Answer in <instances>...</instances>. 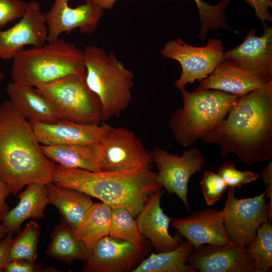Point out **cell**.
<instances>
[{"instance_id": "obj_1", "label": "cell", "mask_w": 272, "mask_h": 272, "mask_svg": "<svg viewBox=\"0 0 272 272\" xmlns=\"http://www.w3.org/2000/svg\"><path fill=\"white\" fill-rule=\"evenodd\" d=\"M201 139L217 144L224 158L233 153L249 165L271 160L272 80L238 97L223 120Z\"/></svg>"}, {"instance_id": "obj_2", "label": "cell", "mask_w": 272, "mask_h": 272, "mask_svg": "<svg viewBox=\"0 0 272 272\" xmlns=\"http://www.w3.org/2000/svg\"><path fill=\"white\" fill-rule=\"evenodd\" d=\"M55 163L43 153L29 121L10 100L0 104V180L16 194L33 182H52Z\"/></svg>"}, {"instance_id": "obj_3", "label": "cell", "mask_w": 272, "mask_h": 272, "mask_svg": "<svg viewBox=\"0 0 272 272\" xmlns=\"http://www.w3.org/2000/svg\"><path fill=\"white\" fill-rule=\"evenodd\" d=\"M152 167L122 172H93L56 165L52 182L76 189L136 218L150 196L163 188Z\"/></svg>"}, {"instance_id": "obj_4", "label": "cell", "mask_w": 272, "mask_h": 272, "mask_svg": "<svg viewBox=\"0 0 272 272\" xmlns=\"http://www.w3.org/2000/svg\"><path fill=\"white\" fill-rule=\"evenodd\" d=\"M13 60L12 82L37 89L70 75L85 78L83 50L59 37L23 49Z\"/></svg>"}, {"instance_id": "obj_5", "label": "cell", "mask_w": 272, "mask_h": 272, "mask_svg": "<svg viewBox=\"0 0 272 272\" xmlns=\"http://www.w3.org/2000/svg\"><path fill=\"white\" fill-rule=\"evenodd\" d=\"M83 50L85 83L98 98L102 121L119 116L131 101L134 74L116 54L95 45Z\"/></svg>"}, {"instance_id": "obj_6", "label": "cell", "mask_w": 272, "mask_h": 272, "mask_svg": "<svg viewBox=\"0 0 272 272\" xmlns=\"http://www.w3.org/2000/svg\"><path fill=\"white\" fill-rule=\"evenodd\" d=\"M182 93L183 106L172 113L169 126L176 141L184 147L191 146L213 130L225 118L238 96L197 87Z\"/></svg>"}, {"instance_id": "obj_7", "label": "cell", "mask_w": 272, "mask_h": 272, "mask_svg": "<svg viewBox=\"0 0 272 272\" xmlns=\"http://www.w3.org/2000/svg\"><path fill=\"white\" fill-rule=\"evenodd\" d=\"M38 90L60 120L94 124L102 121L100 101L87 86L84 77L70 75Z\"/></svg>"}, {"instance_id": "obj_8", "label": "cell", "mask_w": 272, "mask_h": 272, "mask_svg": "<svg viewBox=\"0 0 272 272\" xmlns=\"http://www.w3.org/2000/svg\"><path fill=\"white\" fill-rule=\"evenodd\" d=\"M235 187H229L222 212L226 232L235 245L247 247L255 239L257 229L271 221L272 209L264 191L252 197L238 198Z\"/></svg>"}, {"instance_id": "obj_9", "label": "cell", "mask_w": 272, "mask_h": 272, "mask_svg": "<svg viewBox=\"0 0 272 272\" xmlns=\"http://www.w3.org/2000/svg\"><path fill=\"white\" fill-rule=\"evenodd\" d=\"M223 42L217 38L209 39L206 46H194L177 38L167 41L160 50L166 58L177 60L181 72L175 86L181 92L187 84H192L207 78L224 59Z\"/></svg>"}, {"instance_id": "obj_10", "label": "cell", "mask_w": 272, "mask_h": 272, "mask_svg": "<svg viewBox=\"0 0 272 272\" xmlns=\"http://www.w3.org/2000/svg\"><path fill=\"white\" fill-rule=\"evenodd\" d=\"M99 147L101 171L122 172L152 167L151 152L127 128L112 126Z\"/></svg>"}, {"instance_id": "obj_11", "label": "cell", "mask_w": 272, "mask_h": 272, "mask_svg": "<svg viewBox=\"0 0 272 272\" xmlns=\"http://www.w3.org/2000/svg\"><path fill=\"white\" fill-rule=\"evenodd\" d=\"M150 152L157 167L159 182L169 194L177 195L190 212L188 184L191 176L203 168L206 161L203 154L197 148L184 151L181 156L171 154L158 147Z\"/></svg>"}, {"instance_id": "obj_12", "label": "cell", "mask_w": 272, "mask_h": 272, "mask_svg": "<svg viewBox=\"0 0 272 272\" xmlns=\"http://www.w3.org/2000/svg\"><path fill=\"white\" fill-rule=\"evenodd\" d=\"M104 10L93 0H86L75 8L69 0H54L45 13L47 41H52L62 33H69L79 29L83 34L90 35L96 30Z\"/></svg>"}, {"instance_id": "obj_13", "label": "cell", "mask_w": 272, "mask_h": 272, "mask_svg": "<svg viewBox=\"0 0 272 272\" xmlns=\"http://www.w3.org/2000/svg\"><path fill=\"white\" fill-rule=\"evenodd\" d=\"M47 41L45 13L38 1H31L18 22L7 30L0 29V60L13 59L25 46H39Z\"/></svg>"}, {"instance_id": "obj_14", "label": "cell", "mask_w": 272, "mask_h": 272, "mask_svg": "<svg viewBox=\"0 0 272 272\" xmlns=\"http://www.w3.org/2000/svg\"><path fill=\"white\" fill-rule=\"evenodd\" d=\"M29 122L37 140L44 145L99 144L112 127L107 124H86L70 120Z\"/></svg>"}, {"instance_id": "obj_15", "label": "cell", "mask_w": 272, "mask_h": 272, "mask_svg": "<svg viewBox=\"0 0 272 272\" xmlns=\"http://www.w3.org/2000/svg\"><path fill=\"white\" fill-rule=\"evenodd\" d=\"M186 263L195 271L255 272L253 261L246 248L234 244H202L189 254Z\"/></svg>"}, {"instance_id": "obj_16", "label": "cell", "mask_w": 272, "mask_h": 272, "mask_svg": "<svg viewBox=\"0 0 272 272\" xmlns=\"http://www.w3.org/2000/svg\"><path fill=\"white\" fill-rule=\"evenodd\" d=\"M170 225L194 249L205 244L221 246L234 244L226 232L222 211L218 209L208 208L186 217L172 219Z\"/></svg>"}, {"instance_id": "obj_17", "label": "cell", "mask_w": 272, "mask_h": 272, "mask_svg": "<svg viewBox=\"0 0 272 272\" xmlns=\"http://www.w3.org/2000/svg\"><path fill=\"white\" fill-rule=\"evenodd\" d=\"M142 251L131 243L103 237L94 245L84 262L83 272H121L132 268L140 260Z\"/></svg>"}, {"instance_id": "obj_18", "label": "cell", "mask_w": 272, "mask_h": 272, "mask_svg": "<svg viewBox=\"0 0 272 272\" xmlns=\"http://www.w3.org/2000/svg\"><path fill=\"white\" fill-rule=\"evenodd\" d=\"M263 34L249 31L243 42L224 52V59L231 60L244 69L265 79L272 80V27L263 24Z\"/></svg>"}, {"instance_id": "obj_19", "label": "cell", "mask_w": 272, "mask_h": 272, "mask_svg": "<svg viewBox=\"0 0 272 272\" xmlns=\"http://www.w3.org/2000/svg\"><path fill=\"white\" fill-rule=\"evenodd\" d=\"M164 192L162 188L151 194L136 217L141 233L150 241L158 253L176 249L183 239L179 233L173 237L169 233V227L172 219L164 213L160 206L161 199Z\"/></svg>"}, {"instance_id": "obj_20", "label": "cell", "mask_w": 272, "mask_h": 272, "mask_svg": "<svg viewBox=\"0 0 272 272\" xmlns=\"http://www.w3.org/2000/svg\"><path fill=\"white\" fill-rule=\"evenodd\" d=\"M268 81L235 62L225 59L211 74L200 81L198 87L240 97L260 88Z\"/></svg>"}, {"instance_id": "obj_21", "label": "cell", "mask_w": 272, "mask_h": 272, "mask_svg": "<svg viewBox=\"0 0 272 272\" xmlns=\"http://www.w3.org/2000/svg\"><path fill=\"white\" fill-rule=\"evenodd\" d=\"M17 197L18 204L4 214L0 215V221L8 233L20 232L23 223L27 219H41L49 204L46 184L40 182L28 184Z\"/></svg>"}, {"instance_id": "obj_22", "label": "cell", "mask_w": 272, "mask_h": 272, "mask_svg": "<svg viewBox=\"0 0 272 272\" xmlns=\"http://www.w3.org/2000/svg\"><path fill=\"white\" fill-rule=\"evenodd\" d=\"M6 90L13 106L29 122L54 123L60 120L38 89L11 82Z\"/></svg>"}, {"instance_id": "obj_23", "label": "cell", "mask_w": 272, "mask_h": 272, "mask_svg": "<svg viewBox=\"0 0 272 272\" xmlns=\"http://www.w3.org/2000/svg\"><path fill=\"white\" fill-rule=\"evenodd\" d=\"M49 203L59 211L61 222L75 231L83 216L94 203L92 197L76 189L46 184Z\"/></svg>"}, {"instance_id": "obj_24", "label": "cell", "mask_w": 272, "mask_h": 272, "mask_svg": "<svg viewBox=\"0 0 272 272\" xmlns=\"http://www.w3.org/2000/svg\"><path fill=\"white\" fill-rule=\"evenodd\" d=\"M41 148L46 157L62 167L101 171L99 144L41 145Z\"/></svg>"}, {"instance_id": "obj_25", "label": "cell", "mask_w": 272, "mask_h": 272, "mask_svg": "<svg viewBox=\"0 0 272 272\" xmlns=\"http://www.w3.org/2000/svg\"><path fill=\"white\" fill-rule=\"evenodd\" d=\"M50 240L46 254L69 265L75 260L85 262L90 255L84 243L77 239L74 231L63 222L54 227Z\"/></svg>"}, {"instance_id": "obj_26", "label": "cell", "mask_w": 272, "mask_h": 272, "mask_svg": "<svg viewBox=\"0 0 272 272\" xmlns=\"http://www.w3.org/2000/svg\"><path fill=\"white\" fill-rule=\"evenodd\" d=\"M112 219L111 207L103 202L93 203L86 212L77 229L76 238L83 241L89 252L101 238L109 235Z\"/></svg>"}, {"instance_id": "obj_27", "label": "cell", "mask_w": 272, "mask_h": 272, "mask_svg": "<svg viewBox=\"0 0 272 272\" xmlns=\"http://www.w3.org/2000/svg\"><path fill=\"white\" fill-rule=\"evenodd\" d=\"M193 249V245L186 240L173 250L151 253L131 271L195 272L186 263L187 256Z\"/></svg>"}, {"instance_id": "obj_28", "label": "cell", "mask_w": 272, "mask_h": 272, "mask_svg": "<svg viewBox=\"0 0 272 272\" xmlns=\"http://www.w3.org/2000/svg\"><path fill=\"white\" fill-rule=\"evenodd\" d=\"M111 207L112 219L109 235L130 242L142 251L144 237L139 230L135 217L125 209Z\"/></svg>"}, {"instance_id": "obj_29", "label": "cell", "mask_w": 272, "mask_h": 272, "mask_svg": "<svg viewBox=\"0 0 272 272\" xmlns=\"http://www.w3.org/2000/svg\"><path fill=\"white\" fill-rule=\"evenodd\" d=\"M246 250L253 261L255 272L270 271L272 267V225L270 221L257 229L255 240Z\"/></svg>"}, {"instance_id": "obj_30", "label": "cell", "mask_w": 272, "mask_h": 272, "mask_svg": "<svg viewBox=\"0 0 272 272\" xmlns=\"http://www.w3.org/2000/svg\"><path fill=\"white\" fill-rule=\"evenodd\" d=\"M40 234L39 225L31 221L18 236L13 238L9 260L24 259L35 262L37 258V245Z\"/></svg>"}, {"instance_id": "obj_31", "label": "cell", "mask_w": 272, "mask_h": 272, "mask_svg": "<svg viewBox=\"0 0 272 272\" xmlns=\"http://www.w3.org/2000/svg\"><path fill=\"white\" fill-rule=\"evenodd\" d=\"M194 1L198 10L200 22L199 35L202 41L209 31H215L219 28L231 30L225 21V12L230 0H222L214 5H210L203 0Z\"/></svg>"}, {"instance_id": "obj_32", "label": "cell", "mask_w": 272, "mask_h": 272, "mask_svg": "<svg viewBox=\"0 0 272 272\" xmlns=\"http://www.w3.org/2000/svg\"><path fill=\"white\" fill-rule=\"evenodd\" d=\"M199 186L205 201L209 206L218 202L229 187L218 173L211 170L204 171Z\"/></svg>"}, {"instance_id": "obj_33", "label": "cell", "mask_w": 272, "mask_h": 272, "mask_svg": "<svg viewBox=\"0 0 272 272\" xmlns=\"http://www.w3.org/2000/svg\"><path fill=\"white\" fill-rule=\"evenodd\" d=\"M217 173L229 187L240 188L244 184L251 183L260 178L259 173L250 171H240L235 165L224 161L219 167Z\"/></svg>"}, {"instance_id": "obj_34", "label": "cell", "mask_w": 272, "mask_h": 272, "mask_svg": "<svg viewBox=\"0 0 272 272\" xmlns=\"http://www.w3.org/2000/svg\"><path fill=\"white\" fill-rule=\"evenodd\" d=\"M28 3L23 0H0V29L20 19L25 14Z\"/></svg>"}, {"instance_id": "obj_35", "label": "cell", "mask_w": 272, "mask_h": 272, "mask_svg": "<svg viewBox=\"0 0 272 272\" xmlns=\"http://www.w3.org/2000/svg\"><path fill=\"white\" fill-rule=\"evenodd\" d=\"M4 271L6 272H59L58 269L44 264H37L24 259L11 260Z\"/></svg>"}, {"instance_id": "obj_36", "label": "cell", "mask_w": 272, "mask_h": 272, "mask_svg": "<svg viewBox=\"0 0 272 272\" xmlns=\"http://www.w3.org/2000/svg\"><path fill=\"white\" fill-rule=\"evenodd\" d=\"M254 10L255 15L265 24L266 21L272 22V16L269 9L272 7L271 0H245Z\"/></svg>"}, {"instance_id": "obj_37", "label": "cell", "mask_w": 272, "mask_h": 272, "mask_svg": "<svg viewBox=\"0 0 272 272\" xmlns=\"http://www.w3.org/2000/svg\"><path fill=\"white\" fill-rule=\"evenodd\" d=\"M13 238V234L8 233L0 241V272L4 271L10 261L9 254Z\"/></svg>"}, {"instance_id": "obj_38", "label": "cell", "mask_w": 272, "mask_h": 272, "mask_svg": "<svg viewBox=\"0 0 272 272\" xmlns=\"http://www.w3.org/2000/svg\"><path fill=\"white\" fill-rule=\"evenodd\" d=\"M260 178H261L265 185V197L269 199L268 202L270 208L272 209V162H269L259 173Z\"/></svg>"}, {"instance_id": "obj_39", "label": "cell", "mask_w": 272, "mask_h": 272, "mask_svg": "<svg viewBox=\"0 0 272 272\" xmlns=\"http://www.w3.org/2000/svg\"><path fill=\"white\" fill-rule=\"evenodd\" d=\"M11 193V191L8 184L0 180V215L4 214L9 210L6 199Z\"/></svg>"}, {"instance_id": "obj_40", "label": "cell", "mask_w": 272, "mask_h": 272, "mask_svg": "<svg viewBox=\"0 0 272 272\" xmlns=\"http://www.w3.org/2000/svg\"><path fill=\"white\" fill-rule=\"evenodd\" d=\"M103 10L111 9L119 0H93Z\"/></svg>"}, {"instance_id": "obj_41", "label": "cell", "mask_w": 272, "mask_h": 272, "mask_svg": "<svg viewBox=\"0 0 272 272\" xmlns=\"http://www.w3.org/2000/svg\"><path fill=\"white\" fill-rule=\"evenodd\" d=\"M7 231L2 224L0 223V241L7 236Z\"/></svg>"}, {"instance_id": "obj_42", "label": "cell", "mask_w": 272, "mask_h": 272, "mask_svg": "<svg viewBox=\"0 0 272 272\" xmlns=\"http://www.w3.org/2000/svg\"><path fill=\"white\" fill-rule=\"evenodd\" d=\"M5 78V74L3 71L0 69V82L3 81Z\"/></svg>"}]
</instances>
